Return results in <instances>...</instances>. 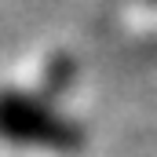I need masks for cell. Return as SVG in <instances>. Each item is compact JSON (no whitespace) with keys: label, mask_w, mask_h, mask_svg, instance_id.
<instances>
[{"label":"cell","mask_w":157,"mask_h":157,"mask_svg":"<svg viewBox=\"0 0 157 157\" xmlns=\"http://www.w3.org/2000/svg\"><path fill=\"white\" fill-rule=\"evenodd\" d=\"M77 66L59 48L0 62V157H77L84 128L70 102Z\"/></svg>","instance_id":"obj_1"}]
</instances>
